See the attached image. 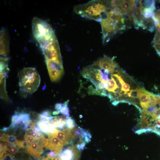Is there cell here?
I'll list each match as a JSON object with an SVG mask.
<instances>
[{
	"label": "cell",
	"instance_id": "14",
	"mask_svg": "<svg viewBox=\"0 0 160 160\" xmlns=\"http://www.w3.org/2000/svg\"><path fill=\"white\" fill-rule=\"evenodd\" d=\"M63 117H52L51 124L54 127H57L60 129L63 128L66 126V119Z\"/></svg>",
	"mask_w": 160,
	"mask_h": 160
},
{
	"label": "cell",
	"instance_id": "11",
	"mask_svg": "<svg viewBox=\"0 0 160 160\" xmlns=\"http://www.w3.org/2000/svg\"><path fill=\"white\" fill-rule=\"evenodd\" d=\"M48 143L47 148L53 151L56 155H60L62 151L63 145L59 140L53 133H48Z\"/></svg>",
	"mask_w": 160,
	"mask_h": 160
},
{
	"label": "cell",
	"instance_id": "8",
	"mask_svg": "<svg viewBox=\"0 0 160 160\" xmlns=\"http://www.w3.org/2000/svg\"><path fill=\"white\" fill-rule=\"evenodd\" d=\"M53 134L58 138L63 145L71 142L77 138L72 129L68 128L62 131L57 130Z\"/></svg>",
	"mask_w": 160,
	"mask_h": 160
},
{
	"label": "cell",
	"instance_id": "10",
	"mask_svg": "<svg viewBox=\"0 0 160 160\" xmlns=\"http://www.w3.org/2000/svg\"><path fill=\"white\" fill-rule=\"evenodd\" d=\"M9 41L7 30L2 28L0 32V57H6L9 52Z\"/></svg>",
	"mask_w": 160,
	"mask_h": 160
},
{
	"label": "cell",
	"instance_id": "6",
	"mask_svg": "<svg viewBox=\"0 0 160 160\" xmlns=\"http://www.w3.org/2000/svg\"><path fill=\"white\" fill-rule=\"evenodd\" d=\"M138 1L111 0L112 5L116 10L129 20L133 17L138 9Z\"/></svg>",
	"mask_w": 160,
	"mask_h": 160
},
{
	"label": "cell",
	"instance_id": "20",
	"mask_svg": "<svg viewBox=\"0 0 160 160\" xmlns=\"http://www.w3.org/2000/svg\"><path fill=\"white\" fill-rule=\"evenodd\" d=\"M63 105V104L61 103H57L55 105V109L60 112V111Z\"/></svg>",
	"mask_w": 160,
	"mask_h": 160
},
{
	"label": "cell",
	"instance_id": "1",
	"mask_svg": "<svg viewBox=\"0 0 160 160\" xmlns=\"http://www.w3.org/2000/svg\"><path fill=\"white\" fill-rule=\"evenodd\" d=\"M81 73L95 86L88 87L89 94L107 97L114 105L126 100L127 95L124 88L132 79L117 63L110 66L102 67L94 62L84 68Z\"/></svg>",
	"mask_w": 160,
	"mask_h": 160
},
{
	"label": "cell",
	"instance_id": "7",
	"mask_svg": "<svg viewBox=\"0 0 160 160\" xmlns=\"http://www.w3.org/2000/svg\"><path fill=\"white\" fill-rule=\"evenodd\" d=\"M8 57H0V97L3 100L9 102L6 91V79L7 74L9 71L8 67Z\"/></svg>",
	"mask_w": 160,
	"mask_h": 160
},
{
	"label": "cell",
	"instance_id": "3",
	"mask_svg": "<svg viewBox=\"0 0 160 160\" xmlns=\"http://www.w3.org/2000/svg\"><path fill=\"white\" fill-rule=\"evenodd\" d=\"M50 78L56 79L61 77L64 73L58 42L56 35L41 49Z\"/></svg>",
	"mask_w": 160,
	"mask_h": 160
},
{
	"label": "cell",
	"instance_id": "19",
	"mask_svg": "<svg viewBox=\"0 0 160 160\" xmlns=\"http://www.w3.org/2000/svg\"><path fill=\"white\" fill-rule=\"evenodd\" d=\"M18 151L17 148L14 145L11 146L9 149V152L12 154L16 153Z\"/></svg>",
	"mask_w": 160,
	"mask_h": 160
},
{
	"label": "cell",
	"instance_id": "5",
	"mask_svg": "<svg viewBox=\"0 0 160 160\" xmlns=\"http://www.w3.org/2000/svg\"><path fill=\"white\" fill-rule=\"evenodd\" d=\"M33 35L42 49L55 36L52 26L47 22L37 17L32 21Z\"/></svg>",
	"mask_w": 160,
	"mask_h": 160
},
{
	"label": "cell",
	"instance_id": "12",
	"mask_svg": "<svg viewBox=\"0 0 160 160\" xmlns=\"http://www.w3.org/2000/svg\"><path fill=\"white\" fill-rule=\"evenodd\" d=\"M156 27V33L152 44L157 53L160 56V23L157 24Z\"/></svg>",
	"mask_w": 160,
	"mask_h": 160
},
{
	"label": "cell",
	"instance_id": "13",
	"mask_svg": "<svg viewBox=\"0 0 160 160\" xmlns=\"http://www.w3.org/2000/svg\"><path fill=\"white\" fill-rule=\"evenodd\" d=\"M48 121H41L38 123V125L41 129L44 132L48 133H53L56 129L51 123Z\"/></svg>",
	"mask_w": 160,
	"mask_h": 160
},
{
	"label": "cell",
	"instance_id": "9",
	"mask_svg": "<svg viewBox=\"0 0 160 160\" xmlns=\"http://www.w3.org/2000/svg\"><path fill=\"white\" fill-rule=\"evenodd\" d=\"M80 151L76 145H73L63 150L59 157L61 160H79Z\"/></svg>",
	"mask_w": 160,
	"mask_h": 160
},
{
	"label": "cell",
	"instance_id": "4",
	"mask_svg": "<svg viewBox=\"0 0 160 160\" xmlns=\"http://www.w3.org/2000/svg\"><path fill=\"white\" fill-rule=\"evenodd\" d=\"M20 95L25 97L35 92L40 83V76L36 69L26 68L18 73Z\"/></svg>",
	"mask_w": 160,
	"mask_h": 160
},
{
	"label": "cell",
	"instance_id": "18",
	"mask_svg": "<svg viewBox=\"0 0 160 160\" xmlns=\"http://www.w3.org/2000/svg\"><path fill=\"white\" fill-rule=\"evenodd\" d=\"M34 140H36L31 135H28L26 134L25 137V140L28 145L31 144L34 142Z\"/></svg>",
	"mask_w": 160,
	"mask_h": 160
},
{
	"label": "cell",
	"instance_id": "2",
	"mask_svg": "<svg viewBox=\"0 0 160 160\" xmlns=\"http://www.w3.org/2000/svg\"><path fill=\"white\" fill-rule=\"evenodd\" d=\"M126 19L117 11L110 1L97 21L101 25L103 43L108 42L112 37L125 29Z\"/></svg>",
	"mask_w": 160,
	"mask_h": 160
},
{
	"label": "cell",
	"instance_id": "16",
	"mask_svg": "<svg viewBox=\"0 0 160 160\" xmlns=\"http://www.w3.org/2000/svg\"><path fill=\"white\" fill-rule=\"evenodd\" d=\"M68 100L64 103L63 106L60 111V112L62 114L67 116L70 115L69 109L68 105Z\"/></svg>",
	"mask_w": 160,
	"mask_h": 160
},
{
	"label": "cell",
	"instance_id": "15",
	"mask_svg": "<svg viewBox=\"0 0 160 160\" xmlns=\"http://www.w3.org/2000/svg\"><path fill=\"white\" fill-rule=\"evenodd\" d=\"M18 116L19 122H22L23 123H25L27 122L29 120L30 118V115L29 113L21 112L16 113Z\"/></svg>",
	"mask_w": 160,
	"mask_h": 160
},
{
	"label": "cell",
	"instance_id": "17",
	"mask_svg": "<svg viewBox=\"0 0 160 160\" xmlns=\"http://www.w3.org/2000/svg\"><path fill=\"white\" fill-rule=\"evenodd\" d=\"M66 125L68 128L70 129L75 128L76 126L75 121L71 117L67 116L66 119Z\"/></svg>",
	"mask_w": 160,
	"mask_h": 160
}]
</instances>
